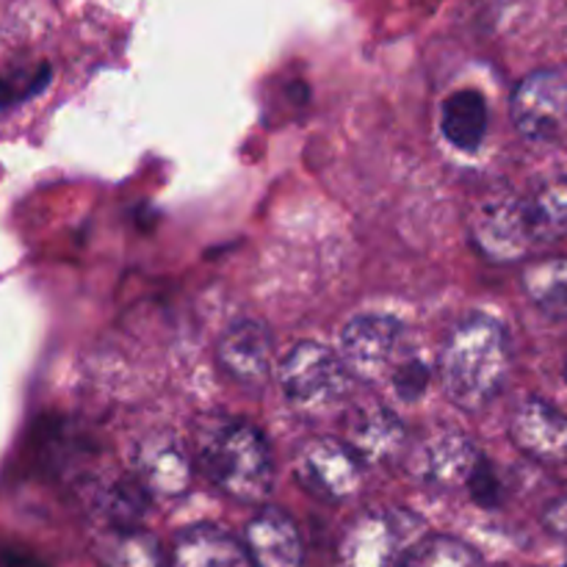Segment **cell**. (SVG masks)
Instances as JSON below:
<instances>
[{
  "mask_svg": "<svg viewBox=\"0 0 567 567\" xmlns=\"http://www.w3.org/2000/svg\"><path fill=\"white\" fill-rule=\"evenodd\" d=\"M150 507V493L138 480H116L100 493V509L109 529H131L142 524Z\"/></svg>",
  "mask_w": 567,
  "mask_h": 567,
  "instance_id": "obj_21",
  "label": "cell"
},
{
  "mask_svg": "<svg viewBox=\"0 0 567 567\" xmlns=\"http://www.w3.org/2000/svg\"><path fill=\"white\" fill-rule=\"evenodd\" d=\"M565 138H567V133H565Z\"/></svg>",
  "mask_w": 567,
  "mask_h": 567,
  "instance_id": "obj_27",
  "label": "cell"
},
{
  "mask_svg": "<svg viewBox=\"0 0 567 567\" xmlns=\"http://www.w3.org/2000/svg\"><path fill=\"white\" fill-rule=\"evenodd\" d=\"M247 554L252 567H302V535L291 515L277 507H264L247 526Z\"/></svg>",
  "mask_w": 567,
  "mask_h": 567,
  "instance_id": "obj_14",
  "label": "cell"
},
{
  "mask_svg": "<svg viewBox=\"0 0 567 567\" xmlns=\"http://www.w3.org/2000/svg\"><path fill=\"white\" fill-rule=\"evenodd\" d=\"M520 282L537 308L551 316H567V258L532 260Z\"/></svg>",
  "mask_w": 567,
  "mask_h": 567,
  "instance_id": "obj_19",
  "label": "cell"
},
{
  "mask_svg": "<svg viewBox=\"0 0 567 567\" xmlns=\"http://www.w3.org/2000/svg\"><path fill=\"white\" fill-rule=\"evenodd\" d=\"M299 482L313 496L327 502H347L363 487V463L352 449L332 437H313L302 443L293 460Z\"/></svg>",
  "mask_w": 567,
  "mask_h": 567,
  "instance_id": "obj_6",
  "label": "cell"
},
{
  "mask_svg": "<svg viewBox=\"0 0 567 567\" xmlns=\"http://www.w3.org/2000/svg\"><path fill=\"white\" fill-rule=\"evenodd\" d=\"M441 131L452 147L474 153L487 136V103L476 89L449 94L441 109Z\"/></svg>",
  "mask_w": 567,
  "mask_h": 567,
  "instance_id": "obj_16",
  "label": "cell"
},
{
  "mask_svg": "<svg viewBox=\"0 0 567 567\" xmlns=\"http://www.w3.org/2000/svg\"><path fill=\"white\" fill-rule=\"evenodd\" d=\"M421 520L404 509H365L343 529L341 567H393L415 543Z\"/></svg>",
  "mask_w": 567,
  "mask_h": 567,
  "instance_id": "obj_4",
  "label": "cell"
},
{
  "mask_svg": "<svg viewBox=\"0 0 567 567\" xmlns=\"http://www.w3.org/2000/svg\"><path fill=\"white\" fill-rule=\"evenodd\" d=\"M280 388L288 404L305 415L338 408L352 391V374L341 354L321 343H297L280 363Z\"/></svg>",
  "mask_w": 567,
  "mask_h": 567,
  "instance_id": "obj_3",
  "label": "cell"
},
{
  "mask_svg": "<svg viewBox=\"0 0 567 567\" xmlns=\"http://www.w3.org/2000/svg\"><path fill=\"white\" fill-rule=\"evenodd\" d=\"M271 349L275 347L264 321L241 319L221 332L216 343V360L230 380L258 391L269 380Z\"/></svg>",
  "mask_w": 567,
  "mask_h": 567,
  "instance_id": "obj_9",
  "label": "cell"
},
{
  "mask_svg": "<svg viewBox=\"0 0 567 567\" xmlns=\"http://www.w3.org/2000/svg\"><path fill=\"white\" fill-rule=\"evenodd\" d=\"M509 437L526 457L537 463H567V415L546 399L532 396L515 408Z\"/></svg>",
  "mask_w": 567,
  "mask_h": 567,
  "instance_id": "obj_10",
  "label": "cell"
},
{
  "mask_svg": "<svg viewBox=\"0 0 567 567\" xmlns=\"http://www.w3.org/2000/svg\"><path fill=\"white\" fill-rule=\"evenodd\" d=\"M513 122L529 142H559L567 133V78L557 70L526 75L513 92Z\"/></svg>",
  "mask_w": 567,
  "mask_h": 567,
  "instance_id": "obj_5",
  "label": "cell"
},
{
  "mask_svg": "<svg viewBox=\"0 0 567 567\" xmlns=\"http://www.w3.org/2000/svg\"><path fill=\"white\" fill-rule=\"evenodd\" d=\"M100 563L105 567H164L158 540L138 526L109 529L97 546Z\"/></svg>",
  "mask_w": 567,
  "mask_h": 567,
  "instance_id": "obj_18",
  "label": "cell"
},
{
  "mask_svg": "<svg viewBox=\"0 0 567 567\" xmlns=\"http://www.w3.org/2000/svg\"><path fill=\"white\" fill-rule=\"evenodd\" d=\"M50 70L48 66H37V70L28 72H11V75L0 78V109H9V105L22 103V100L33 97L39 89L48 83Z\"/></svg>",
  "mask_w": 567,
  "mask_h": 567,
  "instance_id": "obj_22",
  "label": "cell"
},
{
  "mask_svg": "<svg viewBox=\"0 0 567 567\" xmlns=\"http://www.w3.org/2000/svg\"><path fill=\"white\" fill-rule=\"evenodd\" d=\"M136 471L150 496L177 498L192 487V460L169 432H153L138 443Z\"/></svg>",
  "mask_w": 567,
  "mask_h": 567,
  "instance_id": "obj_12",
  "label": "cell"
},
{
  "mask_svg": "<svg viewBox=\"0 0 567 567\" xmlns=\"http://www.w3.org/2000/svg\"><path fill=\"white\" fill-rule=\"evenodd\" d=\"M565 377H567V365H565Z\"/></svg>",
  "mask_w": 567,
  "mask_h": 567,
  "instance_id": "obj_26",
  "label": "cell"
},
{
  "mask_svg": "<svg viewBox=\"0 0 567 567\" xmlns=\"http://www.w3.org/2000/svg\"><path fill=\"white\" fill-rule=\"evenodd\" d=\"M391 382L396 388V393L408 402L419 399L421 393L426 391L430 385V365L419 358H410V360H396L391 369Z\"/></svg>",
  "mask_w": 567,
  "mask_h": 567,
  "instance_id": "obj_23",
  "label": "cell"
},
{
  "mask_svg": "<svg viewBox=\"0 0 567 567\" xmlns=\"http://www.w3.org/2000/svg\"><path fill=\"white\" fill-rule=\"evenodd\" d=\"M513 365L509 338L502 321L468 316L449 336L441 352V382L452 404L480 413L502 393Z\"/></svg>",
  "mask_w": 567,
  "mask_h": 567,
  "instance_id": "obj_1",
  "label": "cell"
},
{
  "mask_svg": "<svg viewBox=\"0 0 567 567\" xmlns=\"http://www.w3.org/2000/svg\"><path fill=\"white\" fill-rule=\"evenodd\" d=\"M347 446L360 463H393L408 446V430L385 404L363 402L347 419Z\"/></svg>",
  "mask_w": 567,
  "mask_h": 567,
  "instance_id": "obj_11",
  "label": "cell"
},
{
  "mask_svg": "<svg viewBox=\"0 0 567 567\" xmlns=\"http://www.w3.org/2000/svg\"><path fill=\"white\" fill-rule=\"evenodd\" d=\"M526 225L532 241L551 244L567 236V175L540 183L529 197H524Z\"/></svg>",
  "mask_w": 567,
  "mask_h": 567,
  "instance_id": "obj_17",
  "label": "cell"
},
{
  "mask_svg": "<svg viewBox=\"0 0 567 567\" xmlns=\"http://www.w3.org/2000/svg\"><path fill=\"white\" fill-rule=\"evenodd\" d=\"M393 567H482V557L449 535H432L415 540Z\"/></svg>",
  "mask_w": 567,
  "mask_h": 567,
  "instance_id": "obj_20",
  "label": "cell"
},
{
  "mask_svg": "<svg viewBox=\"0 0 567 567\" xmlns=\"http://www.w3.org/2000/svg\"><path fill=\"white\" fill-rule=\"evenodd\" d=\"M465 485H468L474 502L482 504V507H496V504L502 502V485H498L496 471L491 468V463H487L485 457H480V463H476V468L471 471Z\"/></svg>",
  "mask_w": 567,
  "mask_h": 567,
  "instance_id": "obj_24",
  "label": "cell"
},
{
  "mask_svg": "<svg viewBox=\"0 0 567 567\" xmlns=\"http://www.w3.org/2000/svg\"><path fill=\"white\" fill-rule=\"evenodd\" d=\"M199 465L221 493L244 504H260L275 482L266 437L244 421L214 415L197 426Z\"/></svg>",
  "mask_w": 567,
  "mask_h": 567,
  "instance_id": "obj_2",
  "label": "cell"
},
{
  "mask_svg": "<svg viewBox=\"0 0 567 567\" xmlns=\"http://www.w3.org/2000/svg\"><path fill=\"white\" fill-rule=\"evenodd\" d=\"M169 567H252L247 546L219 526H188L172 543Z\"/></svg>",
  "mask_w": 567,
  "mask_h": 567,
  "instance_id": "obj_15",
  "label": "cell"
},
{
  "mask_svg": "<svg viewBox=\"0 0 567 567\" xmlns=\"http://www.w3.org/2000/svg\"><path fill=\"white\" fill-rule=\"evenodd\" d=\"M402 349V324L391 316H354L341 336V360L358 380H382L391 374Z\"/></svg>",
  "mask_w": 567,
  "mask_h": 567,
  "instance_id": "obj_8",
  "label": "cell"
},
{
  "mask_svg": "<svg viewBox=\"0 0 567 567\" xmlns=\"http://www.w3.org/2000/svg\"><path fill=\"white\" fill-rule=\"evenodd\" d=\"M480 457L482 454L476 452L474 441L465 432L443 426V430H435L430 437H424V443L415 452L413 471L430 485L457 487L468 482Z\"/></svg>",
  "mask_w": 567,
  "mask_h": 567,
  "instance_id": "obj_13",
  "label": "cell"
},
{
  "mask_svg": "<svg viewBox=\"0 0 567 567\" xmlns=\"http://www.w3.org/2000/svg\"><path fill=\"white\" fill-rule=\"evenodd\" d=\"M471 236L480 252L496 264H513L526 258L532 241L529 225L524 214V197L515 194H493L476 205L471 216Z\"/></svg>",
  "mask_w": 567,
  "mask_h": 567,
  "instance_id": "obj_7",
  "label": "cell"
},
{
  "mask_svg": "<svg viewBox=\"0 0 567 567\" xmlns=\"http://www.w3.org/2000/svg\"><path fill=\"white\" fill-rule=\"evenodd\" d=\"M543 526H546L554 537L567 543V496L548 504L546 513H543Z\"/></svg>",
  "mask_w": 567,
  "mask_h": 567,
  "instance_id": "obj_25",
  "label": "cell"
}]
</instances>
